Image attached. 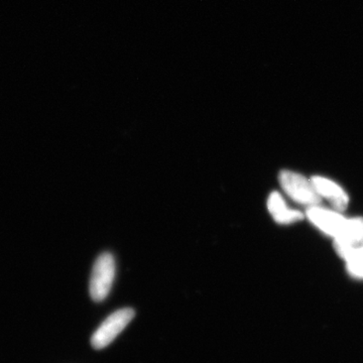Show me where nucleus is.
I'll return each instance as SVG.
<instances>
[{
    "instance_id": "obj_8",
    "label": "nucleus",
    "mask_w": 363,
    "mask_h": 363,
    "mask_svg": "<svg viewBox=\"0 0 363 363\" xmlns=\"http://www.w3.org/2000/svg\"><path fill=\"white\" fill-rule=\"evenodd\" d=\"M346 262L351 276L363 279V247H357Z\"/></svg>"
},
{
    "instance_id": "obj_7",
    "label": "nucleus",
    "mask_w": 363,
    "mask_h": 363,
    "mask_svg": "<svg viewBox=\"0 0 363 363\" xmlns=\"http://www.w3.org/2000/svg\"><path fill=\"white\" fill-rule=\"evenodd\" d=\"M335 240L343 241L354 247H363V218L347 220L343 233Z\"/></svg>"
},
{
    "instance_id": "obj_2",
    "label": "nucleus",
    "mask_w": 363,
    "mask_h": 363,
    "mask_svg": "<svg viewBox=\"0 0 363 363\" xmlns=\"http://www.w3.org/2000/svg\"><path fill=\"white\" fill-rule=\"evenodd\" d=\"M279 184L286 194L290 196L294 201L308 206H318L321 198L318 194L313 182L307 180L300 174L290 171H281L279 176Z\"/></svg>"
},
{
    "instance_id": "obj_4",
    "label": "nucleus",
    "mask_w": 363,
    "mask_h": 363,
    "mask_svg": "<svg viewBox=\"0 0 363 363\" xmlns=\"http://www.w3.org/2000/svg\"><path fill=\"white\" fill-rule=\"evenodd\" d=\"M307 216L320 230L333 236L335 240L340 238L347 223V219L344 218L340 214L318 206L310 207L307 211Z\"/></svg>"
},
{
    "instance_id": "obj_5",
    "label": "nucleus",
    "mask_w": 363,
    "mask_h": 363,
    "mask_svg": "<svg viewBox=\"0 0 363 363\" xmlns=\"http://www.w3.org/2000/svg\"><path fill=\"white\" fill-rule=\"evenodd\" d=\"M313 185L316 188L320 197H324L338 211H343L348 206V196L340 186L322 177L312 178Z\"/></svg>"
},
{
    "instance_id": "obj_3",
    "label": "nucleus",
    "mask_w": 363,
    "mask_h": 363,
    "mask_svg": "<svg viewBox=\"0 0 363 363\" xmlns=\"http://www.w3.org/2000/svg\"><path fill=\"white\" fill-rule=\"evenodd\" d=\"M135 315V311L130 308L112 313L93 334L91 338L93 347L95 350L107 347L130 323Z\"/></svg>"
},
{
    "instance_id": "obj_6",
    "label": "nucleus",
    "mask_w": 363,
    "mask_h": 363,
    "mask_svg": "<svg viewBox=\"0 0 363 363\" xmlns=\"http://www.w3.org/2000/svg\"><path fill=\"white\" fill-rule=\"evenodd\" d=\"M267 209L274 220L279 224H292L303 218L302 213L286 206L279 193L272 192L267 199Z\"/></svg>"
},
{
    "instance_id": "obj_1",
    "label": "nucleus",
    "mask_w": 363,
    "mask_h": 363,
    "mask_svg": "<svg viewBox=\"0 0 363 363\" xmlns=\"http://www.w3.org/2000/svg\"><path fill=\"white\" fill-rule=\"evenodd\" d=\"M116 278V260L111 253L97 257L90 279V296L95 302H102L111 293Z\"/></svg>"
}]
</instances>
